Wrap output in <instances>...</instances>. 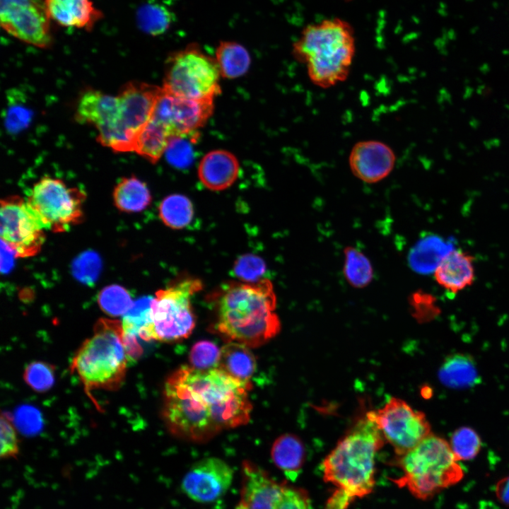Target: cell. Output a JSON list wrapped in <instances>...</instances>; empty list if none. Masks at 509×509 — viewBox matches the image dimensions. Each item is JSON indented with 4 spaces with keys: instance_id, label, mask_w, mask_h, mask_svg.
Segmentation results:
<instances>
[{
    "instance_id": "obj_1",
    "label": "cell",
    "mask_w": 509,
    "mask_h": 509,
    "mask_svg": "<svg viewBox=\"0 0 509 509\" xmlns=\"http://www.w3.org/2000/svg\"><path fill=\"white\" fill-rule=\"evenodd\" d=\"M249 385L218 368L200 370L181 366L165 382L164 421L177 436L207 441L223 429L248 422Z\"/></svg>"
},
{
    "instance_id": "obj_2",
    "label": "cell",
    "mask_w": 509,
    "mask_h": 509,
    "mask_svg": "<svg viewBox=\"0 0 509 509\" xmlns=\"http://www.w3.org/2000/svg\"><path fill=\"white\" fill-rule=\"evenodd\" d=\"M216 314V329L230 342L257 347L276 336L281 324L275 312L276 298L271 282L230 281L209 295Z\"/></svg>"
},
{
    "instance_id": "obj_3",
    "label": "cell",
    "mask_w": 509,
    "mask_h": 509,
    "mask_svg": "<svg viewBox=\"0 0 509 509\" xmlns=\"http://www.w3.org/2000/svg\"><path fill=\"white\" fill-rule=\"evenodd\" d=\"M295 58L304 64L311 82L328 88L344 81L356 52L351 25L338 18H328L308 25L293 45Z\"/></svg>"
},
{
    "instance_id": "obj_4",
    "label": "cell",
    "mask_w": 509,
    "mask_h": 509,
    "mask_svg": "<svg viewBox=\"0 0 509 509\" xmlns=\"http://www.w3.org/2000/svg\"><path fill=\"white\" fill-rule=\"evenodd\" d=\"M384 439L367 415L358 420L324 460V479L352 498L370 493L375 484V457Z\"/></svg>"
},
{
    "instance_id": "obj_5",
    "label": "cell",
    "mask_w": 509,
    "mask_h": 509,
    "mask_svg": "<svg viewBox=\"0 0 509 509\" xmlns=\"http://www.w3.org/2000/svg\"><path fill=\"white\" fill-rule=\"evenodd\" d=\"M128 358L122 322L100 318L75 353L71 370L88 395L94 390H116L125 378Z\"/></svg>"
},
{
    "instance_id": "obj_6",
    "label": "cell",
    "mask_w": 509,
    "mask_h": 509,
    "mask_svg": "<svg viewBox=\"0 0 509 509\" xmlns=\"http://www.w3.org/2000/svg\"><path fill=\"white\" fill-rule=\"evenodd\" d=\"M450 443L431 433L416 447L400 455L398 465L403 475L396 480L416 498L427 499L452 486L464 476V471Z\"/></svg>"
},
{
    "instance_id": "obj_7",
    "label": "cell",
    "mask_w": 509,
    "mask_h": 509,
    "mask_svg": "<svg viewBox=\"0 0 509 509\" xmlns=\"http://www.w3.org/2000/svg\"><path fill=\"white\" fill-rule=\"evenodd\" d=\"M202 287L199 279L185 275L158 290L153 298L145 340L173 342L187 338L195 326L192 299Z\"/></svg>"
},
{
    "instance_id": "obj_8",
    "label": "cell",
    "mask_w": 509,
    "mask_h": 509,
    "mask_svg": "<svg viewBox=\"0 0 509 509\" xmlns=\"http://www.w3.org/2000/svg\"><path fill=\"white\" fill-rule=\"evenodd\" d=\"M220 76L216 59L191 45L169 55L162 88L179 98L213 100L221 93Z\"/></svg>"
},
{
    "instance_id": "obj_9",
    "label": "cell",
    "mask_w": 509,
    "mask_h": 509,
    "mask_svg": "<svg viewBox=\"0 0 509 509\" xmlns=\"http://www.w3.org/2000/svg\"><path fill=\"white\" fill-rule=\"evenodd\" d=\"M85 199L79 189L68 187L58 178L45 176L33 185L27 201L45 229L62 233L82 221Z\"/></svg>"
},
{
    "instance_id": "obj_10",
    "label": "cell",
    "mask_w": 509,
    "mask_h": 509,
    "mask_svg": "<svg viewBox=\"0 0 509 509\" xmlns=\"http://www.w3.org/2000/svg\"><path fill=\"white\" fill-rule=\"evenodd\" d=\"M307 493L286 481L278 482L253 462L242 468L240 501L235 509H310Z\"/></svg>"
},
{
    "instance_id": "obj_11",
    "label": "cell",
    "mask_w": 509,
    "mask_h": 509,
    "mask_svg": "<svg viewBox=\"0 0 509 509\" xmlns=\"http://www.w3.org/2000/svg\"><path fill=\"white\" fill-rule=\"evenodd\" d=\"M163 88L139 81L124 85L117 95L118 115L110 148L115 152L134 151L137 135L151 117Z\"/></svg>"
},
{
    "instance_id": "obj_12",
    "label": "cell",
    "mask_w": 509,
    "mask_h": 509,
    "mask_svg": "<svg viewBox=\"0 0 509 509\" xmlns=\"http://www.w3.org/2000/svg\"><path fill=\"white\" fill-rule=\"evenodd\" d=\"M366 415L376 423L399 456L413 449L431 433L425 414L414 410L399 398H390L382 408Z\"/></svg>"
},
{
    "instance_id": "obj_13",
    "label": "cell",
    "mask_w": 509,
    "mask_h": 509,
    "mask_svg": "<svg viewBox=\"0 0 509 509\" xmlns=\"http://www.w3.org/2000/svg\"><path fill=\"white\" fill-rule=\"evenodd\" d=\"M1 238L16 257L37 255L45 240L44 226L27 200L11 196L1 201Z\"/></svg>"
},
{
    "instance_id": "obj_14",
    "label": "cell",
    "mask_w": 509,
    "mask_h": 509,
    "mask_svg": "<svg viewBox=\"0 0 509 509\" xmlns=\"http://www.w3.org/2000/svg\"><path fill=\"white\" fill-rule=\"evenodd\" d=\"M50 19L42 0H0V23L13 37L47 49L52 45Z\"/></svg>"
},
{
    "instance_id": "obj_15",
    "label": "cell",
    "mask_w": 509,
    "mask_h": 509,
    "mask_svg": "<svg viewBox=\"0 0 509 509\" xmlns=\"http://www.w3.org/2000/svg\"><path fill=\"white\" fill-rule=\"evenodd\" d=\"M213 110V100L185 99L168 94L163 89L151 119L162 125L173 138L197 132Z\"/></svg>"
},
{
    "instance_id": "obj_16",
    "label": "cell",
    "mask_w": 509,
    "mask_h": 509,
    "mask_svg": "<svg viewBox=\"0 0 509 509\" xmlns=\"http://www.w3.org/2000/svg\"><path fill=\"white\" fill-rule=\"evenodd\" d=\"M233 478V471L226 462L207 457L190 467L182 480L181 488L194 501L209 503L225 495Z\"/></svg>"
},
{
    "instance_id": "obj_17",
    "label": "cell",
    "mask_w": 509,
    "mask_h": 509,
    "mask_svg": "<svg viewBox=\"0 0 509 509\" xmlns=\"http://www.w3.org/2000/svg\"><path fill=\"white\" fill-rule=\"evenodd\" d=\"M117 115V95L90 88L79 97L75 119L81 124L94 126L98 131V141L108 147L116 131Z\"/></svg>"
},
{
    "instance_id": "obj_18",
    "label": "cell",
    "mask_w": 509,
    "mask_h": 509,
    "mask_svg": "<svg viewBox=\"0 0 509 509\" xmlns=\"http://www.w3.org/2000/svg\"><path fill=\"white\" fill-rule=\"evenodd\" d=\"M396 156L387 144L376 140L357 142L351 148L349 165L351 172L366 183L384 180L393 170Z\"/></svg>"
},
{
    "instance_id": "obj_19",
    "label": "cell",
    "mask_w": 509,
    "mask_h": 509,
    "mask_svg": "<svg viewBox=\"0 0 509 509\" xmlns=\"http://www.w3.org/2000/svg\"><path fill=\"white\" fill-rule=\"evenodd\" d=\"M433 273L436 283L442 288L456 295L474 282V257L462 249L450 250L442 258Z\"/></svg>"
},
{
    "instance_id": "obj_20",
    "label": "cell",
    "mask_w": 509,
    "mask_h": 509,
    "mask_svg": "<svg viewBox=\"0 0 509 509\" xmlns=\"http://www.w3.org/2000/svg\"><path fill=\"white\" fill-rule=\"evenodd\" d=\"M51 21L64 28L90 31L103 18L91 0H42Z\"/></svg>"
},
{
    "instance_id": "obj_21",
    "label": "cell",
    "mask_w": 509,
    "mask_h": 509,
    "mask_svg": "<svg viewBox=\"0 0 509 509\" xmlns=\"http://www.w3.org/2000/svg\"><path fill=\"white\" fill-rule=\"evenodd\" d=\"M239 172L237 158L225 150H215L206 153L199 163L198 176L209 189L221 191L230 187Z\"/></svg>"
},
{
    "instance_id": "obj_22",
    "label": "cell",
    "mask_w": 509,
    "mask_h": 509,
    "mask_svg": "<svg viewBox=\"0 0 509 509\" xmlns=\"http://www.w3.org/2000/svg\"><path fill=\"white\" fill-rule=\"evenodd\" d=\"M271 454L275 465L284 472L288 479H296L305 457L302 440L292 434L282 435L274 443Z\"/></svg>"
},
{
    "instance_id": "obj_23",
    "label": "cell",
    "mask_w": 509,
    "mask_h": 509,
    "mask_svg": "<svg viewBox=\"0 0 509 509\" xmlns=\"http://www.w3.org/2000/svg\"><path fill=\"white\" fill-rule=\"evenodd\" d=\"M218 367L233 378L249 383L256 369V361L248 346L229 342L221 350Z\"/></svg>"
},
{
    "instance_id": "obj_24",
    "label": "cell",
    "mask_w": 509,
    "mask_h": 509,
    "mask_svg": "<svg viewBox=\"0 0 509 509\" xmlns=\"http://www.w3.org/2000/svg\"><path fill=\"white\" fill-rule=\"evenodd\" d=\"M151 199L146 183L135 176L123 177L113 191L115 205L123 212L141 211L149 206Z\"/></svg>"
},
{
    "instance_id": "obj_25",
    "label": "cell",
    "mask_w": 509,
    "mask_h": 509,
    "mask_svg": "<svg viewBox=\"0 0 509 509\" xmlns=\"http://www.w3.org/2000/svg\"><path fill=\"white\" fill-rule=\"evenodd\" d=\"M438 377L443 385L455 389L469 387L479 380L474 362L462 353L448 356L439 370Z\"/></svg>"
},
{
    "instance_id": "obj_26",
    "label": "cell",
    "mask_w": 509,
    "mask_h": 509,
    "mask_svg": "<svg viewBox=\"0 0 509 509\" xmlns=\"http://www.w3.org/2000/svg\"><path fill=\"white\" fill-rule=\"evenodd\" d=\"M221 75L227 78H238L248 71L251 58L242 45L233 41H222L216 50Z\"/></svg>"
},
{
    "instance_id": "obj_27",
    "label": "cell",
    "mask_w": 509,
    "mask_h": 509,
    "mask_svg": "<svg viewBox=\"0 0 509 509\" xmlns=\"http://www.w3.org/2000/svg\"><path fill=\"white\" fill-rule=\"evenodd\" d=\"M171 139L162 125L150 119L137 135L134 151L156 163L165 153Z\"/></svg>"
},
{
    "instance_id": "obj_28",
    "label": "cell",
    "mask_w": 509,
    "mask_h": 509,
    "mask_svg": "<svg viewBox=\"0 0 509 509\" xmlns=\"http://www.w3.org/2000/svg\"><path fill=\"white\" fill-rule=\"evenodd\" d=\"M138 27L145 33L156 36L165 33L173 21L172 12L162 4L149 1L136 11Z\"/></svg>"
},
{
    "instance_id": "obj_29",
    "label": "cell",
    "mask_w": 509,
    "mask_h": 509,
    "mask_svg": "<svg viewBox=\"0 0 509 509\" xmlns=\"http://www.w3.org/2000/svg\"><path fill=\"white\" fill-rule=\"evenodd\" d=\"M158 213L165 226L172 229H182L192 221L194 209L189 198L182 194H172L160 202Z\"/></svg>"
},
{
    "instance_id": "obj_30",
    "label": "cell",
    "mask_w": 509,
    "mask_h": 509,
    "mask_svg": "<svg viewBox=\"0 0 509 509\" xmlns=\"http://www.w3.org/2000/svg\"><path fill=\"white\" fill-rule=\"evenodd\" d=\"M152 300L153 298L143 297L134 302L122 322L124 336L145 340L151 321Z\"/></svg>"
},
{
    "instance_id": "obj_31",
    "label": "cell",
    "mask_w": 509,
    "mask_h": 509,
    "mask_svg": "<svg viewBox=\"0 0 509 509\" xmlns=\"http://www.w3.org/2000/svg\"><path fill=\"white\" fill-rule=\"evenodd\" d=\"M437 238H430L421 240L409 254V262L411 267L419 272L435 270L446 253H442L441 244Z\"/></svg>"
},
{
    "instance_id": "obj_32",
    "label": "cell",
    "mask_w": 509,
    "mask_h": 509,
    "mask_svg": "<svg viewBox=\"0 0 509 509\" xmlns=\"http://www.w3.org/2000/svg\"><path fill=\"white\" fill-rule=\"evenodd\" d=\"M345 277L355 287L362 288L373 279V268L368 258L354 248L345 252Z\"/></svg>"
},
{
    "instance_id": "obj_33",
    "label": "cell",
    "mask_w": 509,
    "mask_h": 509,
    "mask_svg": "<svg viewBox=\"0 0 509 509\" xmlns=\"http://www.w3.org/2000/svg\"><path fill=\"white\" fill-rule=\"evenodd\" d=\"M197 137V131L172 138L165 151V158L169 164L179 169L189 167L194 159V143Z\"/></svg>"
},
{
    "instance_id": "obj_34",
    "label": "cell",
    "mask_w": 509,
    "mask_h": 509,
    "mask_svg": "<svg viewBox=\"0 0 509 509\" xmlns=\"http://www.w3.org/2000/svg\"><path fill=\"white\" fill-rule=\"evenodd\" d=\"M98 303L102 310L112 317L124 315L134 303L128 291L116 284L104 288L99 293Z\"/></svg>"
},
{
    "instance_id": "obj_35",
    "label": "cell",
    "mask_w": 509,
    "mask_h": 509,
    "mask_svg": "<svg viewBox=\"0 0 509 509\" xmlns=\"http://www.w3.org/2000/svg\"><path fill=\"white\" fill-rule=\"evenodd\" d=\"M449 443L458 461L474 458L481 446L479 435L469 427H462L456 430L452 433Z\"/></svg>"
},
{
    "instance_id": "obj_36",
    "label": "cell",
    "mask_w": 509,
    "mask_h": 509,
    "mask_svg": "<svg viewBox=\"0 0 509 509\" xmlns=\"http://www.w3.org/2000/svg\"><path fill=\"white\" fill-rule=\"evenodd\" d=\"M55 368L52 365L43 361H33L29 363L23 372V379L26 384L33 390L44 392L54 385L55 380Z\"/></svg>"
},
{
    "instance_id": "obj_37",
    "label": "cell",
    "mask_w": 509,
    "mask_h": 509,
    "mask_svg": "<svg viewBox=\"0 0 509 509\" xmlns=\"http://www.w3.org/2000/svg\"><path fill=\"white\" fill-rule=\"evenodd\" d=\"M221 351L211 341L203 340L192 348L189 361L192 367L200 370H209L218 365Z\"/></svg>"
},
{
    "instance_id": "obj_38",
    "label": "cell",
    "mask_w": 509,
    "mask_h": 509,
    "mask_svg": "<svg viewBox=\"0 0 509 509\" xmlns=\"http://www.w3.org/2000/svg\"><path fill=\"white\" fill-rule=\"evenodd\" d=\"M266 271V264L259 257L247 254L240 257L234 264L235 275L243 282L258 281Z\"/></svg>"
},
{
    "instance_id": "obj_39",
    "label": "cell",
    "mask_w": 509,
    "mask_h": 509,
    "mask_svg": "<svg viewBox=\"0 0 509 509\" xmlns=\"http://www.w3.org/2000/svg\"><path fill=\"white\" fill-rule=\"evenodd\" d=\"M101 261L93 252H86L81 255L74 262L73 272L74 276L81 282L93 283L99 275Z\"/></svg>"
},
{
    "instance_id": "obj_40",
    "label": "cell",
    "mask_w": 509,
    "mask_h": 509,
    "mask_svg": "<svg viewBox=\"0 0 509 509\" xmlns=\"http://www.w3.org/2000/svg\"><path fill=\"white\" fill-rule=\"evenodd\" d=\"M33 117L32 110L24 103L11 100L5 115V124L8 131L16 134L25 129Z\"/></svg>"
},
{
    "instance_id": "obj_41",
    "label": "cell",
    "mask_w": 509,
    "mask_h": 509,
    "mask_svg": "<svg viewBox=\"0 0 509 509\" xmlns=\"http://www.w3.org/2000/svg\"><path fill=\"white\" fill-rule=\"evenodd\" d=\"M18 452L16 431L8 414L3 413L1 417V457L16 458Z\"/></svg>"
},
{
    "instance_id": "obj_42",
    "label": "cell",
    "mask_w": 509,
    "mask_h": 509,
    "mask_svg": "<svg viewBox=\"0 0 509 509\" xmlns=\"http://www.w3.org/2000/svg\"><path fill=\"white\" fill-rule=\"evenodd\" d=\"M16 419L18 427L28 435L36 433L42 425L40 412L32 406H26L18 409Z\"/></svg>"
},
{
    "instance_id": "obj_43",
    "label": "cell",
    "mask_w": 509,
    "mask_h": 509,
    "mask_svg": "<svg viewBox=\"0 0 509 509\" xmlns=\"http://www.w3.org/2000/svg\"><path fill=\"white\" fill-rule=\"evenodd\" d=\"M353 498L339 489L329 499L324 509H345Z\"/></svg>"
},
{
    "instance_id": "obj_44",
    "label": "cell",
    "mask_w": 509,
    "mask_h": 509,
    "mask_svg": "<svg viewBox=\"0 0 509 509\" xmlns=\"http://www.w3.org/2000/svg\"><path fill=\"white\" fill-rule=\"evenodd\" d=\"M14 257H16L15 253L8 245L1 241V272L7 273L10 271L13 266Z\"/></svg>"
},
{
    "instance_id": "obj_45",
    "label": "cell",
    "mask_w": 509,
    "mask_h": 509,
    "mask_svg": "<svg viewBox=\"0 0 509 509\" xmlns=\"http://www.w3.org/2000/svg\"><path fill=\"white\" fill-rule=\"evenodd\" d=\"M498 498L505 504L509 505V476L501 480L496 486Z\"/></svg>"
}]
</instances>
